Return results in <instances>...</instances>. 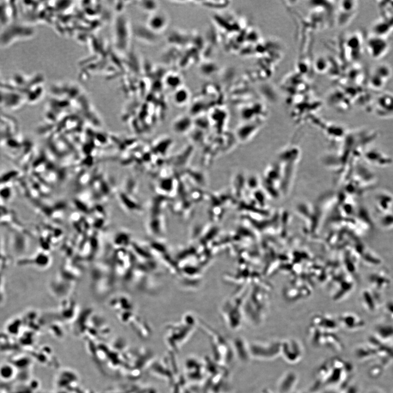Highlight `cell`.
I'll use <instances>...</instances> for the list:
<instances>
[{
    "instance_id": "1",
    "label": "cell",
    "mask_w": 393,
    "mask_h": 393,
    "mask_svg": "<svg viewBox=\"0 0 393 393\" xmlns=\"http://www.w3.org/2000/svg\"><path fill=\"white\" fill-rule=\"evenodd\" d=\"M368 281L370 288L380 294L389 289L392 285L390 274L385 270L376 271L369 274Z\"/></svg>"
},
{
    "instance_id": "2",
    "label": "cell",
    "mask_w": 393,
    "mask_h": 393,
    "mask_svg": "<svg viewBox=\"0 0 393 393\" xmlns=\"http://www.w3.org/2000/svg\"><path fill=\"white\" fill-rule=\"evenodd\" d=\"M361 302L363 308L369 313H376L380 309L382 299L380 294L371 288L363 290L361 293Z\"/></svg>"
},
{
    "instance_id": "3",
    "label": "cell",
    "mask_w": 393,
    "mask_h": 393,
    "mask_svg": "<svg viewBox=\"0 0 393 393\" xmlns=\"http://www.w3.org/2000/svg\"><path fill=\"white\" fill-rule=\"evenodd\" d=\"M281 353L288 362L295 363L302 358V346L295 340H287L281 344Z\"/></svg>"
},
{
    "instance_id": "4",
    "label": "cell",
    "mask_w": 393,
    "mask_h": 393,
    "mask_svg": "<svg viewBox=\"0 0 393 393\" xmlns=\"http://www.w3.org/2000/svg\"><path fill=\"white\" fill-rule=\"evenodd\" d=\"M367 48L373 58L379 59L387 53L389 44L385 38L373 35L367 41Z\"/></svg>"
},
{
    "instance_id": "5",
    "label": "cell",
    "mask_w": 393,
    "mask_h": 393,
    "mask_svg": "<svg viewBox=\"0 0 393 393\" xmlns=\"http://www.w3.org/2000/svg\"><path fill=\"white\" fill-rule=\"evenodd\" d=\"M375 113L378 116L393 117V96L390 94H383L377 99Z\"/></svg>"
},
{
    "instance_id": "6",
    "label": "cell",
    "mask_w": 393,
    "mask_h": 393,
    "mask_svg": "<svg viewBox=\"0 0 393 393\" xmlns=\"http://www.w3.org/2000/svg\"><path fill=\"white\" fill-rule=\"evenodd\" d=\"M340 320L342 327L350 331L362 330L365 326L364 320L355 314H345Z\"/></svg>"
},
{
    "instance_id": "7",
    "label": "cell",
    "mask_w": 393,
    "mask_h": 393,
    "mask_svg": "<svg viewBox=\"0 0 393 393\" xmlns=\"http://www.w3.org/2000/svg\"><path fill=\"white\" fill-rule=\"evenodd\" d=\"M148 22L151 29L155 33H161L166 29L170 22V18L166 13L158 11L153 13Z\"/></svg>"
},
{
    "instance_id": "8",
    "label": "cell",
    "mask_w": 393,
    "mask_h": 393,
    "mask_svg": "<svg viewBox=\"0 0 393 393\" xmlns=\"http://www.w3.org/2000/svg\"><path fill=\"white\" fill-rule=\"evenodd\" d=\"M393 206V196L387 192H382L376 198L375 207L377 211L382 215L385 214L392 210Z\"/></svg>"
},
{
    "instance_id": "9",
    "label": "cell",
    "mask_w": 393,
    "mask_h": 393,
    "mask_svg": "<svg viewBox=\"0 0 393 393\" xmlns=\"http://www.w3.org/2000/svg\"><path fill=\"white\" fill-rule=\"evenodd\" d=\"M373 339L380 342L393 339V323L378 324L374 328Z\"/></svg>"
},
{
    "instance_id": "10",
    "label": "cell",
    "mask_w": 393,
    "mask_h": 393,
    "mask_svg": "<svg viewBox=\"0 0 393 393\" xmlns=\"http://www.w3.org/2000/svg\"><path fill=\"white\" fill-rule=\"evenodd\" d=\"M359 249H361L359 252L360 256L362 257L364 263L369 266H379L382 264V259L373 251L369 249L367 247L362 245Z\"/></svg>"
},
{
    "instance_id": "11",
    "label": "cell",
    "mask_w": 393,
    "mask_h": 393,
    "mask_svg": "<svg viewBox=\"0 0 393 393\" xmlns=\"http://www.w3.org/2000/svg\"><path fill=\"white\" fill-rule=\"evenodd\" d=\"M365 157L369 162L378 166V167H385V166L390 165L392 162L390 158L377 150L370 151L365 155Z\"/></svg>"
},
{
    "instance_id": "12",
    "label": "cell",
    "mask_w": 393,
    "mask_h": 393,
    "mask_svg": "<svg viewBox=\"0 0 393 393\" xmlns=\"http://www.w3.org/2000/svg\"><path fill=\"white\" fill-rule=\"evenodd\" d=\"M381 226L385 230L393 229V210L382 215L380 220Z\"/></svg>"
},
{
    "instance_id": "13",
    "label": "cell",
    "mask_w": 393,
    "mask_h": 393,
    "mask_svg": "<svg viewBox=\"0 0 393 393\" xmlns=\"http://www.w3.org/2000/svg\"><path fill=\"white\" fill-rule=\"evenodd\" d=\"M189 98V91L187 90L179 89L175 94V100L177 103L182 104L187 101Z\"/></svg>"
},
{
    "instance_id": "14",
    "label": "cell",
    "mask_w": 393,
    "mask_h": 393,
    "mask_svg": "<svg viewBox=\"0 0 393 393\" xmlns=\"http://www.w3.org/2000/svg\"><path fill=\"white\" fill-rule=\"evenodd\" d=\"M384 312L387 316L393 322V299L388 300L385 304Z\"/></svg>"
},
{
    "instance_id": "15",
    "label": "cell",
    "mask_w": 393,
    "mask_h": 393,
    "mask_svg": "<svg viewBox=\"0 0 393 393\" xmlns=\"http://www.w3.org/2000/svg\"><path fill=\"white\" fill-rule=\"evenodd\" d=\"M370 393H376L375 392H373Z\"/></svg>"
}]
</instances>
